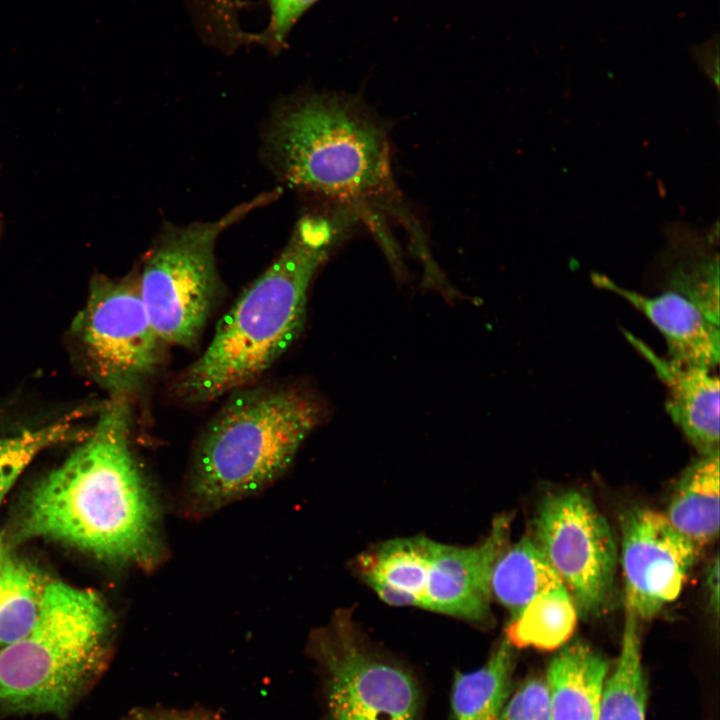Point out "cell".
I'll use <instances>...</instances> for the list:
<instances>
[{"instance_id": "obj_1", "label": "cell", "mask_w": 720, "mask_h": 720, "mask_svg": "<svg viewBox=\"0 0 720 720\" xmlns=\"http://www.w3.org/2000/svg\"><path fill=\"white\" fill-rule=\"evenodd\" d=\"M127 395L112 396L88 436L35 484L12 542L43 538L114 564L159 555L157 509L130 449Z\"/></svg>"}, {"instance_id": "obj_2", "label": "cell", "mask_w": 720, "mask_h": 720, "mask_svg": "<svg viewBox=\"0 0 720 720\" xmlns=\"http://www.w3.org/2000/svg\"><path fill=\"white\" fill-rule=\"evenodd\" d=\"M357 222L347 209L325 205L305 213L279 256L219 320L203 353L174 384L190 403L244 389L293 344L306 320L312 279Z\"/></svg>"}, {"instance_id": "obj_3", "label": "cell", "mask_w": 720, "mask_h": 720, "mask_svg": "<svg viewBox=\"0 0 720 720\" xmlns=\"http://www.w3.org/2000/svg\"><path fill=\"white\" fill-rule=\"evenodd\" d=\"M264 157L287 186L358 214L395 212L399 201L389 136L359 98L309 93L273 112L264 132Z\"/></svg>"}, {"instance_id": "obj_4", "label": "cell", "mask_w": 720, "mask_h": 720, "mask_svg": "<svg viewBox=\"0 0 720 720\" xmlns=\"http://www.w3.org/2000/svg\"><path fill=\"white\" fill-rule=\"evenodd\" d=\"M113 634L100 594L50 579L33 628L0 648V714L67 720L103 675Z\"/></svg>"}, {"instance_id": "obj_5", "label": "cell", "mask_w": 720, "mask_h": 720, "mask_svg": "<svg viewBox=\"0 0 720 720\" xmlns=\"http://www.w3.org/2000/svg\"><path fill=\"white\" fill-rule=\"evenodd\" d=\"M325 416L323 402L303 389L236 391L198 446L190 485L194 506L215 510L271 483Z\"/></svg>"}, {"instance_id": "obj_6", "label": "cell", "mask_w": 720, "mask_h": 720, "mask_svg": "<svg viewBox=\"0 0 720 720\" xmlns=\"http://www.w3.org/2000/svg\"><path fill=\"white\" fill-rule=\"evenodd\" d=\"M280 194L279 188L261 193L216 220L162 226L144 259L139 289L149 320L164 344L191 347L197 343L220 291L215 259L219 236Z\"/></svg>"}, {"instance_id": "obj_7", "label": "cell", "mask_w": 720, "mask_h": 720, "mask_svg": "<svg viewBox=\"0 0 720 720\" xmlns=\"http://www.w3.org/2000/svg\"><path fill=\"white\" fill-rule=\"evenodd\" d=\"M310 649L322 672L326 720H419L417 679L370 647L349 610L315 632Z\"/></svg>"}, {"instance_id": "obj_8", "label": "cell", "mask_w": 720, "mask_h": 720, "mask_svg": "<svg viewBox=\"0 0 720 720\" xmlns=\"http://www.w3.org/2000/svg\"><path fill=\"white\" fill-rule=\"evenodd\" d=\"M71 330L92 375L112 396L136 389L162 362L165 344L147 315L139 274L96 276Z\"/></svg>"}, {"instance_id": "obj_9", "label": "cell", "mask_w": 720, "mask_h": 720, "mask_svg": "<svg viewBox=\"0 0 720 720\" xmlns=\"http://www.w3.org/2000/svg\"><path fill=\"white\" fill-rule=\"evenodd\" d=\"M532 536L570 593L579 616L597 617L610 608L618 550L609 523L588 496L568 490L544 498Z\"/></svg>"}, {"instance_id": "obj_10", "label": "cell", "mask_w": 720, "mask_h": 720, "mask_svg": "<svg viewBox=\"0 0 720 720\" xmlns=\"http://www.w3.org/2000/svg\"><path fill=\"white\" fill-rule=\"evenodd\" d=\"M620 530L625 607L649 620L678 598L700 549L649 508L624 511Z\"/></svg>"}, {"instance_id": "obj_11", "label": "cell", "mask_w": 720, "mask_h": 720, "mask_svg": "<svg viewBox=\"0 0 720 720\" xmlns=\"http://www.w3.org/2000/svg\"><path fill=\"white\" fill-rule=\"evenodd\" d=\"M511 519L498 516L478 545L456 547L435 542L423 609L474 623L491 618V577L498 557L509 545Z\"/></svg>"}, {"instance_id": "obj_12", "label": "cell", "mask_w": 720, "mask_h": 720, "mask_svg": "<svg viewBox=\"0 0 720 720\" xmlns=\"http://www.w3.org/2000/svg\"><path fill=\"white\" fill-rule=\"evenodd\" d=\"M593 282L624 298L653 323L666 341L670 361L711 370L717 366L719 325L689 300L670 290L657 296H646L597 274L593 275Z\"/></svg>"}, {"instance_id": "obj_13", "label": "cell", "mask_w": 720, "mask_h": 720, "mask_svg": "<svg viewBox=\"0 0 720 720\" xmlns=\"http://www.w3.org/2000/svg\"><path fill=\"white\" fill-rule=\"evenodd\" d=\"M629 338L666 384V410L687 440L700 455L718 452V377L711 369L682 366L660 358L635 337Z\"/></svg>"}, {"instance_id": "obj_14", "label": "cell", "mask_w": 720, "mask_h": 720, "mask_svg": "<svg viewBox=\"0 0 720 720\" xmlns=\"http://www.w3.org/2000/svg\"><path fill=\"white\" fill-rule=\"evenodd\" d=\"M434 544L426 537L384 542L359 557L360 576L384 602L423 608Z\"/></svg>"}, {"instance_id": "obj_15", "label": "cell", "mask_w": 720, "mask_h": 720, "mask_svg": "<svg viewBox=\"0 0 720 720\" xmlns=\"http://www.w3.org/2000/svg\"><path fill=\"white\" fill-rule=\"evenodd\" d=\"M561 648L545 678L550 720H598L607 660L580 641Z\"/></svg>"}, {"instance_id": "obj_16", "label": "cell", "mask_w": 720, "mask_h": 720, "mask_svg": "<svg viewBox=\"0 0 720 720\" xmlns=\"http://www.w3.org/2000/svg\"><path fill=\"white\" fill-rule=\"evenodd\" d=\"M719 451L700 455L680 475L665 516L699 549L719 535Z\"/></svg>"}, {"instance_id": "obj_17", "label": "cell", "mask_w": 720, "mask_h": 720, "mask_svg": "<svg viewBox=\"0 0 720 720\" xmlns=\"http://www.w3.org/2000/svg\"><path fill=\"white\" fill-rule=\"evenodd\" d=\"M516 648L506 638L479 669L455 674L450 720H495L511 694Z\"/></svg>"}, {"instance_id": "obj_18", "label": "cell", "mask_w": 720, "mask_h": 720, "mask_svg": "<svg viewBox=\"0 0 720 720\" xmlns=\"http://www.w3.org/2000/svg\"><path fill=\"white\" fill-rule=\"evenodd\" d=\"M563 584L531 537L507 546L492 572V595L516 616L542 592Z\"/></svg>"}, {"instance_id": "obj_19", "label": "cell", "mask_w": 720, "mask_h": 720, "mask_svg": "<svg viewBox=\"0 0 720 720\" xmlns=\"http://www.w3.org/2000/svg\"><path fill=\"white\" fill-rule=\"evenodd\" d=\"M578 616L570 593L561 584L542 592L510 618L504 638L514 648L553 651L572 637Z\"/></svg>"}, {"instance_id": "obj_20", "label": "cell", "mask_w": 720, "mask_h": 720, "mask_svg": "<svg viewBox=\"0 0 720 720\" xmlns=\"http://www.w3.org/2000/svg\"><path fill=\"white\" fill-rule=\"evenodd\" d=\"M50 579L11 550L0 564V648L30 632Z\"/></svg>"}, {"instance_id": "obj_21", "label": "cell", "mask_w": 720, "mask_h": 720, "mask_svg": "<svg viewBox=\"0 0 720 720\" xmlns=\"http://www.w3.org/2000/svg\"><path fill=\"white\" fill-rule=\"evenodd\" d=\"M639 620L625 607L621 650L613 673L603 684L598 720H645L647 693L641 664Z\"/></svg>"}, {"instance_id": "obj_22", "label": "cell", "mask_w": 720, "mask_h": 720, "mask_svg": "<svg viewBox=\"0 0 720 720\" xmlns=\"http://www.w3.org/2000/svg\"><path fill=\"white\" fill-rule=\"evenodd\" d=\"M80 413H74L46 426L0 437V503L17 479L45 449L72 439Z\"/></svg>"}, {"instance_id": "obj_23", "label": "cell", "mask_w": 720, "mask_h": 720, "mask_svg": "<svg viewBox=\"0 0 720 720\" xmlns=\"http://www.w3.org/2000/svg\"><path fill=\"white\" fill-rule=\"evenodd\" d=\"M667 290L693 303L719 325V268L717 256H702L680 262L667 277Z\"/></svg>"}, {"instance_id": "obj_24", "label": "cell", "mask_w": 720, "mask_h": 720, "mask_svg": "<svg viewBox=\"0 0 720 720\" xmlns=\"http://www.w3.org/2000/svg\"><path fill=\"white\" fill-rule=\"evenodd\" d=\"M495 720H550L545 679L530 678L510 694Z\"/></svg>"}, {"instance_id": "obj_25", "label": "cell", "mask_w": 720, "mask_h": 720, "mask_svg": "<svg viewBox=\"0 0 720 720\" xmlns=\"http://www.w3.org/2000/svg\"><path fill=\"white\" fill-rule=\"evenodd\" d=\"M318 0H269L270 21L267 39L280 45L306 10Z\"/></svg>"}, {"instance_id": "obj_26", "label": "cell", "mask_w": 720, "mask_h": 720, "mask_svg": "<svg viewBox=\"0 0 720 720\" xmlns=\"http://www.w3.org/2000/svg\"><path fill=\"white\" fill-rule=\"evenodd\" d=\"M121 720H219L207 711L200 709L176 710L163 708H135Z\"/></svg>"}, {"instance_id": "obj_27", "label": "cell", "mask_w": 720, "mask_h": 720, "mask_svg": "<svg viewBox=\"0 0 720 720\" xmlns=\"http://www.w3.org/2000/svg\"><path fill=\"white\" fill-rule=\"evenodd\" d=\"M706 588L709 606L715 616L719 613V558L718 555L711 561L706 572Z\"/></svg>"}, {"instance_id": "obj_28", "label": "cell", "mask_w": 720, "mask_h": 720, "mask_svg": "<svg viewBox=\"0 0 720 720\" xmlns=\"http://www.w3.org/2000/svg\"><path fill=\"white\" fill-rule=\"evenodd\" d=\"M13 542L7 531L0 532V564L4 557L12 550Z\"/></svg>"}]
</instances>
